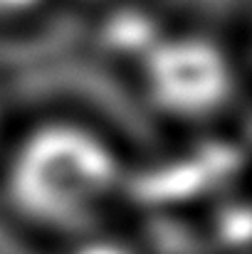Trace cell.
I'll return each mask as SVG.
<instances>
[{"label":"cell","mask_w":252,"mask_h":254,"mask_svg":"<svg viewBox=\"0 0 252 254\" xmlns=\"http://www.w3.org/2000/svg\"><path fill=\"white\" fill-rule=\"evenodd\" d=\"M134 183L116 136L82 114L20 124L0 161V202L12 222L72 247L104 235Z\"/></svg>","instance_id":"cell-1"},{"label":"cell","mask_w":252,"mask_h":254,"mask_svg":"<svg viewBox=\"0 0 252 254\" xmlns=\"http://www.w3.org/2000/svg\"><path fill=\"white\" fill-rule=\"evenodd\" d=\"M146 106L168 124H210L233 101V60L228 47L200 30H166L136 64Z\"/></svg>","instance_id":"cell-2"},{"label":"cell","mask_w":252,"mask_h":254,"mask_svg":"<svg viewBox=\"0 0 252 254\" xmlns=\"http://www.w3.org/2000/svg\"><path fill=\"white\" fill-rule=\"evenodd\" d=\"M62 0H0V30L15 32L47 17Z\"/></svg>","instance_id":"cell-3"},{"label":"cell","mask_w":252,"mask_h":254,"mask_svg":"<svg viewBox=\"0 0 252 254\" xmlns=\"http://www.w3.org/2000/svg\"><path fill=\"white\" fill-rule=\"evenodd\" d=\"M17 119H15V111H12V99H10V91L7 86L0 82V161L5 158L7 153V146L17 131Z\"/></svg>","instance_id":"cell-4"},{"label":"cell","mask_w":252,"mask_h":254,"mask_svg":"<svg viewBox=\"0 0 252 254\" xmlns=\"http://www.w3.org/2000/svg\"><path fill=\"white\" fill-rule=\"evenodd\" d=\"M70 254H134V250L119 245V242H109L104 235H96V237H89L84 242H77L72 247H67Z\"/></svg>","instance_id":"cell-5"},{"label":"cell","mask_w":252,"mask_h":254,"mask_svg":"<svg viewBox=\"0 0 252 254\" xmlns=\"http://www.w3.org/2000/svg\"><path fill=\"white\" fill-rule=\"evenodd\" d=\"M94 2H99V5H106V7H114V5H119V0H94Z\"/></svg>","instance_id":"cell-6"}]
</instances>
